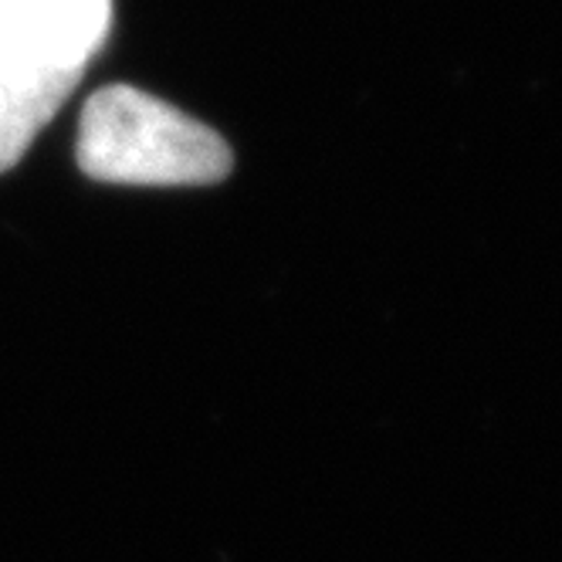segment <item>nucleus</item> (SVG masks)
<instances>
[{"mask_svg": "<svg viewBox=\"0 0 562 562\" xmlns=\"http://www.w3.org/2000/svg\"><path fill=\"white\" fill-rule=\"evenodd\" d=\"M75 159L92 180L133 187H207L234 170L217 130L133 86H105L86 102Z\"/></svg>", "mask_w": 562, "mask_h": 562, "instance_id": "nucleus-1", "label": "nucleus"}, {"mask_svg": "<svg viewBox=\"0 0 562 562\" xmlns=\"http://www.w3.org/2000/svg\"><path fill=\"white\" fill-rule=\"evenodd\" d=\"M18 4H21V0H0V31H4V24L14 18Z\"/></svg>", "mask_w": 562, "mask_h": 562, "instance_id": "nucleus-3", "label": "nucleus"}, {"mask_svg": "<svg viewBox=\"0 0 562 562\" xmlns=\"http://www.w3.org/2000/svg\"><path fill=\"white\" fill-rule=\"evenodd\" d=\"M112 0H21L0 31V173L21 164L109 37Z\"/></svg>", "mask_w": 562, "mask_h": 562, "instance_id": "nucleus-2", "label": "nucleus"}]
</instances>
